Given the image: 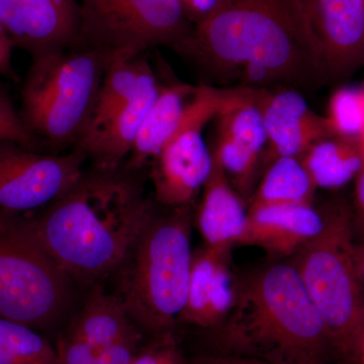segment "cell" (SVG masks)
<instances>
[{
  "mask_svg": "<svg viewBox=\"0 0 364 364\" xmlns=\"http://www.w3.org/2000/svg\"><path fill=\"white\" fill-rule=\"evenodd\" d=\"M325 119L332 136L360 140L364 135V87L345 86L335 90Z\"/></svg>",
  "mask_w": 364,
  "mask_h": 364,
  "instance_id": "obj_25",
  "label": "cell"
},
{
  "mask_svg": "<svg viewBox=\"0 0 364 364\" xmlns=\"http://www.w3.org/2000/svg\"><path fill=\"white\" fill-rule=\"evenodd\" d=\"M0 23L32 59L72 49L77 40L78 0H0Z\"/></svg>",
  "mask_w": 364,
  "mask_h": 364,
  "instance_id": "obj_13",
  "label": "cell"
},
{
  "mask_svg": "<svg viewBox=\"0 0 364 364\" xmlns=\"http://www.w3.org/2000/svg\"><path fill=\"white\" fill-rule=\"evenodd\" d=\"M109 57L90 49L33 59L21 90V119L42 143L76 145L90 126Z\"/></svg>",
  "mask_w": 364,
  "mask_h": 364,
  "instance_id": "obj_6",
  "label": "cell"
},
{
  "mask_svg": "<svg viewBox=\"0 0 364 364\" xmlns=\"http://www.w3.org/2000/svg\"><path fill=\"white\" fill-rule=\"evenodd\" d=\"M354 188L353 210L354 228L356 231L364 230V164L356 176Z\"/></svg>",
  "mask_w": 364,
  "mask_h": 364,
  "instance_id": "obj_33",
  "label": "cell"
},
{
  "mask_svg": "<svg viewBox=\"0 0 364 364\" xmlns=\"http://www.w3.org/2000/svg\"><path fill=\"white\" fill-rule=\"evenodd\" d=\"M233 90L198 85L176 134L151 162V179L160 205L169 208L193 205L203 191L213 169L212 152L203 130L221 112Z\"/></svg>",
  "mask_w": 364,
  "mask_h": 364,
  "instance_id": "obj_9",
  "label": "cell"
},
{
  "mask_svg": "<svg viewBox=\"0 0 364 364\" xmlns=\"http://www.w3.org/2000/svg\"><path fill=\"white\" fill-rule=\"evenodd\" d=\"M161 85L148 61L131 100L102 128L83 136L74 148L85 152L97 168L117 169L123 166Z\"/></svg>",
  "mask_w": 364,
  "mask_h": 364,
  "instance_id": "obj_16",
  "label": "cell"
},
{
  "mask_svg": "<svg viewBox=\"0 0 364 364\" xmlns=\"http://www.w3.org/2000/svg\"><path fill=\"white\" fill-rule=\"evenodd\" d=\"M316 188L339 189L354 181L364 164L360 140L328 136L299 158Z\"/></svg>",
  "mask_w": 364,
  "mask_h": 364,
  "instance_id": "obj_21",
  "label": "cell"
},
{
  "mask_svg": "<svg viewBox=\"0 0 364 364\" xmlns=\"http://www.w3.org/2000/svg\"><path fill=\"white\" fill-rule=\"evenodd\" d=\"M215 139L212 156L242 198L247 200L264 167L267 136L251 86H235L231 97L215 117Z\"/></svg>",
  "mask_w": 364,
  "mask_h": 364,
  "instance_id": "obj_11",
  "label": "cell"
},
{
  "mask_svg": "<svg viewBox=\"0 0 364 364\" xmlns=\"http://www.w3.org/2000/svg\"><path fill=\"white\" fill-rule=\"evenodd\" d=\"M255 90L267 136L264 168L279 157L301 158L314 144L332 136L325 117L316 114L298 90L289 87Z\"/></svg>",
  "mask_w": 364,
  "mask_h": 364,
  "instance_id": "obj_14",
  "label": "cell"
},
{
  "mask_svg": "<svg viewBox=\"0 0 364 364\" xmlns=\"http://www.w3.org/2000/svg\"><path fill=\"white\" fill-rule=\"evenodd\" d=\"M55 352L57 364H97V349L71 333L59 340Z\"/></svg>",
  "mask_w": 364,
  "mask_h": 364,
  "instance_id": "obj_28",
  "label": "cell"
},
{
  "mask_svg": "<svg viewBox=\"0 0 364 364\" xmlns=\"http://www.w3.org/2000/svg\"><path fill=\"white\" fill-rule=\"evenodd\" d=\"M134 332L133 321L121 298L95 284L70 333L100 351Z\"/></svg>",
  "mask_w": 364,
  "mask_h": 364,
  "instance_id": "obj_20",
  "label": "cell"
},
{
  "mask_svg": "<svg viewBox=\"0 0 364 364\" xmlns=\"http://www.w3.org/2000/svg\"><path fill=\"white\" fill-rule=\"evenodd\" d=\"M355 364H364V312L356 344Z\"/></svg>",
  "mask_w": 364,
  "mask_h": 364,
  "instance_id": "obj_34",
  "label": "cell"
},
{
  "mask_svg": "<svg viewBox=\"0 0 364 364\" xmlns=\"http://www.w3.org/2000/svg\"><path fill=\"white\" fill-rule=\"evenodd\" d=\"M0 364H57L56 352L36 330L0 317Z\"/></svg>",
  "mask_w": 364,
  "mask_h": 364,
  "instance_id": "obj_24",
  "label": "cell"
},
{
  "mask_svg": "<svg viewBox=\"0 0 364 364\" xmlns=\"http://www.w3.org/2000/svg\"><path fill=\"white\" fill-rule=\"evenodd\" d=\"M154 213L122 267L119 293L133 321L152 333L179 323L191 273L193 205Z\"/></svg>",
  "mask_w": 364,
  "mask_h": 364,
  "instance_id": "obj_4",
  "label": "cell"
},
{
  "mask_svg": "<svg viewBox=\"0 0 364 364\" xmlns=\"http://www.w3.org/2000/svg\"><path fill=\"white\" fill-rule=\"evenodd\" d=\"M140 335L132 333L98 351L97 364H132L138 353Z\"/></svg>",
  "mask_w": 364,
  "mask_h": 364,
  "instance_id": "obj_29",
  "label": "cell"
},
{
  "mask_svg": "<svg viewBox=\"0 0 364 364\" xmlns=\"http://www.w3.org/2000/svg\"><path fill=\"white\" fill-rule=\"evenodd\" d=\"M356 244H358V256L359 267H360L361 273L364 280V230L356 231Z\"/></svg>",
  "mask_w": 364,
  "mask_h": 364,
  "instance_id": "obj_35",
  "label": "cell"
},
{
  "mask_svg": "<svg viewBox=\"0 0 364 364\" xmlns=\"http://www.w3.org/2000/svg\"><path fill=\"white\" fill-rule=\"evenodd\" d=\"M132 364H188L170 333L160 335L157 342L138 351Z\"/></svg>",
  "mask_w": 364,
  "mask_h": 364,
  "instance_id": "obj_27",
  "label": "cell"
},
{
  "mask_svg": "<svg viewBox=\"0 0 364 364\" xmlns=\"http://www.w3.org/2000/svg\"><path fill=\"white\" fill-rule=\"evenodd\" d=\"M87 156L43 154L13 141H0V208L31 213L63 195L85 170Z\"/></svg>",
  "mask_w": 364,
  "mask_h": 364,
  "instance_id": "obj_10",
  "label": "cell"
},
{
  "mask_svg": "<svg viewBox=\"0 0 364 364\" xmlns=\"http://www.w3.org/2000/svg\"><path fill=\"white\" fill-rule=\"evenodd\" d=\"M0 141H13L38 150L42 144L26 129L20 112L14 107L6 91L0 88Z\"/></svg>",
  "mask_w": 364,
  "mask_h": 364,
  "instance_id": "obj_26",
  "label": "cell"
},
{
  "mask_svg": "<svg viewBox=\"0 0 364 364\" xmlns=\"http://www.w3.org/2000/svg\"><path fill=\"white\" fill-rule=\"evenodd\" d=\"M174 50L208 76L251 87L328 80L301 0H219Z\"/></svg>",
  "mask_w": 364,
  "mask_h": 364,
  "instance_id": "obj_1",
  "label": "cell"
},
{
  "mask_svg": "<svg viewBox=\"0 0 364 364\" xmlns=\"http://www.w3.org/2000/svg\"><path fill=\"white\" fill-rule=\"evenodd\" d=\"M186 0H181L182 9H183V6H184V4H186Z\"/></svg>",
  "mask_w": 364,
  "mask_h": 364,
  "instance_id": "obj_37",
  "label": "cell"
},
{
  "mask_svg": "<svg viewBox=\"0 0 364 364\" xmlns=\"http://www.w3.org/2000/svg\"><path fill=\"white\" fill-rule=\"evenodd\" d=\"M196 90L198 85L188 83H162L157 97L144 119L133 149L124 162L127 169L142 171L161 152L178 129Z\"/></svg>",
  "mask_w": 364,
  "mask_h": 364,
  "instance_id": "obj_19",
  "label": "cell"
},
{
  "mask_svg": "<svg viewBox=\"0 0 364 364\" xmlns=\"http://www.w3.org/2000/svg\"><path fill=\"white\" fill-rule=\"evenodd\" d=\"M219 0H186L183 6L184 14L193 26L198 25L210 16Z\"/></svg>",
  "mask_w": 364,
  "mask_h": 364,
  "instance_id": "obj_31",
  "label": "cell"
},
{
  "mask_svg": "<svg viewBox=\"0 0 364 364\" xmlns=\"http://www.w3.org/2000/svg\"><path fill=\"white\" fill-rule=\"evenodd\" d=\"M155 210L142 171L92 166L68 191L31 214L41 243L82 286L117 272Z\"/></svg>",
  "mask_w": 364,
  "mask_h": 364,
  "instance_id": "obj_2",
  "label": "cell"
},
{
  "mask_svg": "<svg viewBox=\"0 0 364 364\" xmlns=\"http://www.w3.org/2000/svg\"><path fill=\"white\" fill-rule=\"evenodd\" d=\"M328 80L364 68V0H301Z\"/></svg>",
  "mask_w": 364,
  "mask_h": 364,
  "instance_id": "obj_12",
  "label": "cell"
},
{
  "mask_svg": "<svg viewBox=\"0 0 364 364\" xmlns=\"http://www.w3.org/2000/svg\"><path fill=\"white\" fill-rule=\"evenodd\" d=\"M246 203L213 158L212 173L203 188L196 223L205 245L233 248L238 245L247 222Z\"/></svg>",
  "mask_w": 364,
  "mask_h": 364,
  "instance_id": "obj_18",
  "label": "cell"
},
{
  "mask_svg": "<svg viewBox=\"0 0 364 364\" xmlns=\"http://www.w3.org/2000/svg\"><path fill=\"white\" fill-rule=\"evenodd\" d=\"M188 364H274L262 359L237 355V354L221 353L217 355L202 356L188 361Z\"/></svg>",
  "mask_w": 364,
  "mask_h": 364,
  "instance_id": "obj_32",
  "label": "cell"
},
{
  "mask_svg": "<svg viewBox=\"0 0 364 364\" xmlns=\"http://www.w3.org/2000/svg\"><path fill=\"white\" fill-rule=\"evenodd\" d=\"M361 149H363V157H364V135L360 139Z\"/></svg>",
  "mask_w": 364,
  "mask_h": 364,
  "instance_id": "obj_36",
  "label": "cell"
},
{
  "mask_svg": "<svg viewBox=\"0 0 364 364\" xmlns=\"http://www.w3.org/2000/svg\"><path fill=\"white\" fill-rule=\"evenodd\" d=\"M74 282L41 243L30 213L0 208V317L36 331L71 308Z\"/></svg>",
  "mask_w": 364,
  "mask_h": 364,
  "instance_id": "obj_7",
  "label": "cell"
},
{
  "mask_svg": "<svg viewBox=\"0 0 364 364\" xmlns=\"http://www.w3.org/2000/svg\"><path fill=\"white\" fill-rule=\"evenodd\" d=\"M322 231L293 256L314 305L324 320L339 360L355 364L364 312V280L358 256L353 210L335 198L320 210Z\"/></svg>",
  "mask_w": 364,
  "mask_h": 364,
  "instance_id": "obj_5",
  "label": "cell"
},
{
  "mask_svg": "<svg viewBox=\"0 0 364 364\" xmlns=\"http://www.w3.org/2000/svg\"><path fill=\"white\" fill-rule=\"evenodd\" d=\"M324 226L320 210L310 205L249 208L239 246L262 249L273 261L289 257Z\"/></svg>",
  "mask_w": 364,
  "mask_h": 364,
  "instance_id": "obj_17",
  "label": "cell"
},
{
  "mask_svg": "<svg viewBox=\"0 0 364 364\" xmlns=\"http://www.w3.org/2000/svg\"><path fill=\"white\" fill-rule=\"evenodd\" d=\"M313 364H332V363H313Z\"/></svg>",
  "mask_w": 364,
  "mask_h": 364,
  "instance_id": "obj_38",
  "label": "cell"
},
{
  "mask_svg": "<svg viewBox=\"0 0 364 364\" xmlns=\"http://www.w3.org/2000/svg\"><path fill=\"white\" fill-rule=\"evenodd\" d=\"M193 28L181 0H80L74 48L133 58L158 46L174 49Z\"/></svg>",
  "mask_w": 364,
  "mask_h": 364,
  "instance_id": "obj_8",
  "label": "cell"
},
{
  "mask_svg": "<svg viewBox=\"0 0 364 364\" xmlns=\"http://www.w3.org/2000/svg\"><path fill=\"white\" fill-rule=\"evenodd\" d=\"M231 250L203 245L193 251L188 296L179 323L215 330L225 322L233 308L238 286Z\"/></svg>",
  "mask_w": 364,
  "mask_h": 364,
  "instance_id": "obj_15",
  "label": "cell"
},
{
  "mask_svg": "<svg viewBox=\"0 0 364 364\" xmlns=\"http://www.w3.org/2000/svg\"><path fill=\"white\" fill-rule=\"evenodd\" d=\"M145 56L141 55L133 58L109 60L98 90L90 126L85 136L102 128L131 100L138 86L144 67L148 62Z\"/></svg>",
  "mask_w": 364,
  "mask_h": 364,
  "instance_id": "obj_23",
  "label": "cell"
},
{
  "mask_svg": "<svg viewBox=\"0 0 364 364\" xmlns=\"http://www.w3.org/2000/svg\"><path fill=\"white\" fill-rule=\"evenodd\" d=\"M315 186L301 159L279 157L268 163L252 195L249 208L267 205H313Z\"/></svg>",
  "mask_w": 364,
  "mask_h": 364,
  "instance_id": "obj_22",
  "label": "cell"
},
{
  "mask_svg": "<svg viewBox=\"0 0 364 364\" xmlns=\"http://www.w3.org/2000/svg\"><path fill=\"white\" fill-rule=\"evenodd\" d=\"M14 49L13 41L0 23V75L18 82V75L13 64Z\"/></svg>",
  "mask_w": 364,
  "mask_h": 364,
  "instance_id": "obj_30",
  "label": "cell"
},
{
  "mask_svg": "<svg viewBox=\"0 0 364 364\" xmlns=\"http://www.w3.org/2000/svg\"><path fill=\"white\" fill-rule=\"evenodd\" d=\"M213 331L223 353L274 364L338 359L322 316L289 262L272 261L238 274L231 313Z\"/></svg>",
  "mask_w": 364,
  "mask_h": 364,
  "instance_id": "obj_3",
  "label": "cell"
}]
</instances>
